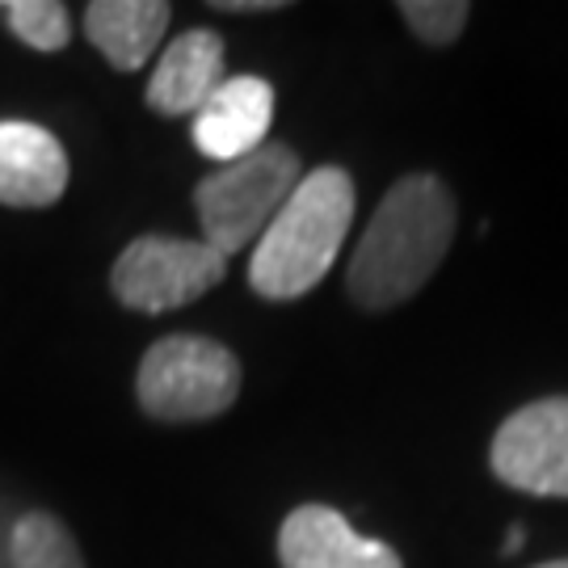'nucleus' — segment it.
Returning <instances> with one entry per match:
<instances>
[{
    "instance_id": "obj_10",
    "label": "nucleus",
    "mask_w": 568,
    "mask_h": 568,
    "mask_svg": "<svg viewBox=\"0 0 568 568\" xmlns=\"http://www.w3.org/2000/svg\"><path fill=\"white\" fill-rule=\"evenodd\" d=\"M68 152L39 122H0V206L39 211L55 206L68 190Z\"/></svg>"
},
{
    "instance_id": "obj_16",
    "label": "nucleus",
    "mask_w": 568,
    "mask_h": 568,
    "mask_svg": "<svg viewBox=\"0 0 568 568\" xmlns=\"http://www.w3.org/2000/svg\"><path fill=\"white\" fill-rule=\"evenodd\" d=\"M523 544H527V530H523V527H509L506 544H501V556H514V551H523Z\"/></svg>"
},
{
    "instance_id": "obj_2",
    "label": "nucleus",
    "mask_w": 568,
    "mask_h": 568,
    "mask_svg": "<svg viewBox=\"0 0 568 568\" xmlns=\"http://www.w3.org/2000/svg\"><path fill=\"white\" fill-rule=\"evenodd\" d=\"M354 203V178L342 164L312 169L253 244L248 286L270 304L300 300L312 286H321L349 236Z\"/></svg>"
},
{
    "instance_id": "obj_14",
    "label": "nucleus",
    "mask_w": 568,
    "mask_h": 568,
    "mask_svg": "<svg viewBox=\"0 0 568 568\" xmlns=\"http://www.w3.org/2000/svg\"><path fill=\"white\" fill-rule=\"evenodd\" d=\"M405 26L426 42V47H450L464 34L471 4L467 0H400L396 4Z\"/></svg>"
},
{
    "instance_id": "obj_17",
    "label": "nucleus",
    "mask_w": 568,
    "mask_h": 568,
    "mask_svg": "<svg viewBox=\"0 0 568 568\" xmlns=\"http://www.w3.org/2000/svg\"><path fill=\"white\" fill-rule=\"evenodd\" d=\"M535 568H568V560H548V565H535Z\"/></svg>"
},
{
    "instance_id": "obj_7",
    "label": "nucleus",
    "mask_w": 568,
    "mask_h": 568,
    "mask_svg": "<svg viewBox=\"0 0 568 568\" xmlns=\"http://www.w3.org/2000/svg\"><path fill=\"white\" fill-rule=\"evenodd\" d=\"M283 568H405L400 556L354 530V523L328 506L291 509L278 527Z\"/></svg>"
},
{
    "instance_id": "obj_6",
    "label": "nucleus",
    "mask_w": 568,
    "mask_h": 568,
    "mask_svg": "<svg viewBox=\"0 0 568 568\" xmlns=\"http://www.w3.org/2000/svg\"><path fill=\"white\" fill-rule=\"evenodd\" d=\"M488 464L518 493L568 497V396H544L509 413L493 434Z\"/></svg>"
},
{
    "instance_id": "obj_13",
    "label": "nucleus",
    "mask_w": 568,
    "mask_h": 568,
    "mask_svg": "<svg viewBox=\"0 0 568 568\" xmlns=\"http://www.w3.org/2000/svg\"><path fill=\"white\" fill-rule=\"evenodd\" d=\"M0 13L13 39L26 42L30 51L55 55L72 42V18L60 0H0Z\"/></svg>"
},
{
    "instance_id": "obj_8",
    "label": "nucleus",
    "mask_w": 568,
    "mask_h": 568,
    "mask_svg": "<svg viewBox=\"0 0 568 568\" xmlns=\"http://www.w3.org/2000/svg\"><path fill=\"white\" fill-rule=\"evenodd\" d=\"M274 122V84L262 77H227L194 114V148L220 164L257 152Z\"/></svg>"
},
{
    "instance_id": "obj_11",
    "label": "nucleus",
    "mask_w": 568,
    "mask_h": 568,
    "mask_svg": "<svg viewBox=\"0 0 568 568\" xmlns=\"http://www.w3.org/2000/svg\"><path fill=\"white\" fill-rule=\"evenodd\" d=\"M173 18L164 0H93L84 9V39L105 55L110 68L135 72L152 60Z\"/></svg>"
},
{
    "instance_id": "obj_4",
    "label": "nucleus",
    "mask_w": 568,
    "mask_h": 568,
    "mask_svg": "<svg viewBox=\"0 0 568 568\" xmlns=\"http://www.w3.org/2000/svg\"><path fill=\"white\" fill-rule=\"evenodd\" d=\"M135 396L152 422H211L236 405L241 363L203 333H169L140 358Z\"/></svg>"
},
{
    "instance_id": "obj_12",
    "label": "nucleus",
    "mask_w": 568,
    "mask_h": 568,
    "mask_svg": "<svg viewBox=\"0 0 568 568\" xmlns=\"http://www.w3.org/2000/svg\"><path fill=\"white\" fill-rule=\"evenodd\" d=\"M9 568H84V556L68 523L30 509L9 527Z\"/></svg>"
},
{
    "instance_id": "obj_15",
    "label": "nucleus",
    "mask_w": 568,
    "mask_h": 568,
    "mask_svg": "<svg viewBox=\"0 0 568 568\" xmlns=\"http://www.w3.org/2000/svg\"><path fill=\"white\" fill-rule=\"evenodd\" d=\"M211 9H220V13H278L286 4L283 0H211Z\"/></svg>"
},
{
    "instance_id": "obj_3",
    "label": "nucleus",
    "mask_w": 568,
    "mask_h": 568,
    "mask_svg": "<svg viewBox=\"0 0 568 568\" xmlns=\"http://www.w3.org/2000/svg\"><path fill=\"white\" fill-rule=\"evenodd\" d=\"M300 182H304V164L300 152L286 143H262L241 161L220 164L211 178L194 185L203 241L224 257L244 253L248 244H257V236L283 211Z\"/></svg>"
},
{
    "instance_id": "obj_9",
    "label": "nucleus",
    "mask_w": 568,
    "mask_h": 568,
    "mask_svg": "<svg viewBox=\"0 0 568 568\" xmlns=\"http://www.w3.org/2000/svg\"><path fill=\"white\" fill-rule=\"evenodd\" d=\"M224 81V39L206 26H194L161 51L152 81L143 89V102L161 119H185V114L194 119Z\"/></svg>"
},
{
    "instance_id": "obj_1",
    "label": "nucleus",
    "mask_w": 568,
    "mask_h": 568,
    "mask_svg": "<svg viewBox=\"0 0 568 568\" xmlns=\"http://www.w3.org/2000/svg\"><path fill=\"white\" fill-rule=\"evenodd\" d=\"M455 241V194L434 173H408L375 206L345 270L349 300L366 312L408 304Z\"/></svg>"
},
{
    "instance_id": "obj_5",
    "label": "nucleus",
    "mask_w": 568,
    "mask_h": 568,
    "mask_svg": "<svg viewBox=\"0 0 568 568\" xmlns=\"http://www.w3.org/2000/svg\"><path fill=\"white\" fill-rule=\"evenodd\" d=\"M227 274V257L215 253L206 241L185 236H140L119 253L110 270V291L122 307L161 316L173 307L203 300L211 286H220Z\"/></svg>"
}]
</instances>
